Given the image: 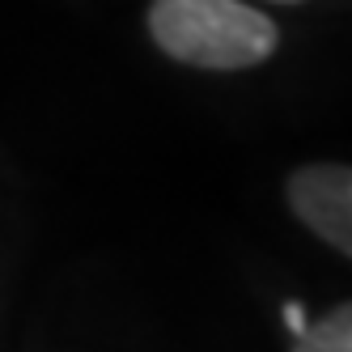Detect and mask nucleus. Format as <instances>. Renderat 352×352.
<instances>
[{"instance_id": "1", "label": "nucleus", "mask_w": 352, "mask_h": 352, "mask_svg": "<svg viewBox=\"0 0 352 352\" xmlns=\"http://www.w3.org/2000/svg\"><path fill=\"white\" fill-rule=\"evenodd\" d=\"M148 34L170 60L204 72H246L276 56L280 30L246 0H153Z\"/></svg>"}, {"instance_id": "3", "label": "nucleus", "mask_w": 352, "mask_h": 352, "mask_svg": "<svg viewBox=\"0 0 352 352\" xmlns=\"http://www.w3.org/2000/svg\"><path fill=\"white\" fill-rule=\"evenodd\" d=\"M293 352H352V301H340L322 318L306 322V331L293 336Z\"/></svg>"}, {"instance_id": "4", "label": "nucleus", "mask_w": 352, "mask_h": 352, "mask_svg": "<svg viewBox=\"0 0 352 352\" xmlns=\"http://www.w3.org/2000/svg\"><path fill=\"white\" fill-rule=\"evenodd\" d=\"M285 322H289V331L293 336H301V331H306V310H301V301H289V306H285Z\"/></svg>"}, {"instance_id": "2", "label": "nucleus", "mask_w": 352, "mask_h": 352, "mask_svg": "<svg viewBox=\"0 0 352 352\" xmlns=\"http://www.w3.org/2000/svg\"><path fill=\"white\" fill-rule=\"evenodd\" d=\"M285 199L293 217L314 238L336 246L352 259V166L344 162H314L297 166L285 183Z\"/></svg>"}, {"instance_id": "5", "label": "nucleus", "mask_w": 352, "mask_h": 352, "mask_svg": "<svg viewBox=\"0 0 352 352\" xmlns=\"http://www.w3.org/2000/svg\"><path fill=\"white\" fill-rule=\"evenodd\" d=\"M267 5H306V0H267Z\"/></svg>"}]
</instances>
